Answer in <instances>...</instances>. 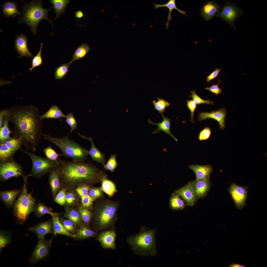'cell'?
Instances as JSON below:
<instances>
[{
  "mask_svg": "<svg viewBox=\"0 0 267 267\" xmlns=\"http://www.w3.org/2000/svg\"><path fill=\"white\" fill-rule=\"evenodd\" d=\"M8 109L10 122L14 127L13 137L21 139L26 150L36 151L43 134V120L39 109L29 105L14 106Z\"/></svg>",
  "mask_w": 267,
  "mask_h": 267,
  "instance_id": "1",
  "label": "cell"
},
{
  "mask_svg": "<svg viewBox=\"0 0 267 267\" xmlns=\"http://www.w3.org/2000/svg\"><path fill=\"white\" fill-rule=\"evenodd\" d=\"M61 187L67 189L77 188L85 184L90 187L108 178L107 174L90 163L58 160Z\"/></svg>",
  "mask_w": 267,
  "mask_h": 267,
  "instance_id": "2",
  "label": "cell"
},
{
  "mask_svg": "<svg viewBox=\"0 0 267 267\" xmlns=\"http://www.w3.org/2000/svg\"><path fill=\"white\" fill-rule=\"evenodd\" d=\"M120 205L119 200L105 197L98 198L93 206L91 221L92 229L98 233L114 228L118 219V212Z\"/></svg>",
  "mask_w": 267,
  "mask_h": 267,
  "instance_id": "3",
  "label": "cell"
},
{
  "mask_svg": "<svg viewBox=\"0 0 267 267\" xmlns=\"http://www.w3.org/2000/svg\"><path fill=\"white\" fill-rule=\"evenodd\" d=\"M156 230L142 226L137 234L129 236L126 241L133 252L142 257L154 256L157 254Z\"/></svg>",
  "mask_w": 267,
  "mask_h": 267,
  "instance_id": "4",
  "label": "cell"
},
{
  "mask_svg": "<svg viewBox=\"0 0 267 267\" xmlns=\"http://www.w3.org/2000/svg\"><path fill=\"white\" fill-rule=\"evenodd\" d=\"M43 1L35 0L29 3L24 4L21 8L22 15L19 19L18 23H25L30 27L32 33L35 35L37 33L39 24L42 20H47L53 27L52 21L48 18V13L53 7L45 9L42 7Z\"/></svg>",
  "mask_w": 267,
  "mask_h": 267,
  "instance_id": "5",
  "label": "cell"
},
{
  "mask_svg": "<svg viewBox=\"0 0 267 267\" xmlns=\"http://www.w3.org/2000/svg\"><path fill=\"white\" fill-rule=\"evenodd\" d=\"M31 176L30 174L22 177L24 184L22 190L15 202L13 208V213L16 223L23 224L26 222L30 215L34 211L36 200L32 193H29L27 187V180Z\"/></svg>",
  "mask_w": 267,
  "mask_h": 267,
  "instance_id": "6",
  "label": "cell"
},
{
  "mask_svg": "<svg viewBox=\"0 0 267 267\" xmlns=\"http://www.w3.org/2000/svg\"><path fill=\"white\" fill-rule=\"evenodd\" d=\"M43 138L51 142L60 149L63 156L70 157L72 160L84 162L88 157L87 150L74 141L68 138V137L58 138L47 134L43 135Z\"/></svg>",
  "mask_w": 267,
  "mask_h": 267,
  "instance_id": "7",
  "label": "cell"
},
{
  "mask_svg": "<svg viewBox=\"0 0 267 267\" xmlns=\"http://www.w3.org/2000/svg\"><path fill=\"white\" fill-rule=\"evenodd\" d=\"M21 150L29 156L31 159L32 165L30 174L31 176L36 178H40L44 175L49 173L58 164V160H51L22 149Z\"/></svg>",
  "mask_w": 267,
  "mask_h": 267,
  "instance_id": "8",
  "label": "cell"
},
{
  "mask_svg": "<svg viewBox=\"0 0 267 267\" xmlns=\"http://www.w3.org/2000/svg\"><path fill=\"white\" fill-rule=\"evenodd\" d=\"M24 176L21 164L17 162L14 157L0 161V181L3 182L12 177Z\"/></svg>",
  "mask_w": 267,
  "mask_h": 267,
  "instance_id": "9",
  "label": "cell"
},
{
  "mask_svg": "<svg viewBox=\"0 0 267 267\" xmlns=\"http://www.w3.org/2000/svg\"><path fill=\"white\" fill-rule=\"evenodd\" d=\"M248 187L238 185L232 183L228 189V192L231 196L236 207L242 210L244 208L247 197Z\"/></svg>",
  "mask_w": 267,
  "mask_h": 267,
  "instance_id": "10",
  "label": "cell"
},
{
  "mask_svg": "<svg viewBox=\"0 0 267 267\" xmlns=\"http://www.w3.org/2000/svg\"><path fill=\"white\" fill-rule=\"evenodd\" d=\"M22 145L21 139L13 137L11 139L0 143V161L13 158L15 153L22 149Z\"/></svg>",
  "mask_w": 267,
  "mask_h": 267,
  "instance_id": "11",
  "label": "cell"
},
{
  "mask_svg": "<svg viewBox=\"0 0 267 267\" xmlns=\"http://www.w3.org/2000/svg\"><path fill=\"white\" fill-rule=\"evenodd\" d=\"M52 239V238L47 240L44 237L39 239L35 248L29 260V262L31 264H36L48 255Z\"/></svg>",
  "mask_w": 267,
  "mask_h": 267,
  "instance_id": "12",
  "label": "cell"
},
{
  "mask_svg": "<svg viewBox=\"0 0 267 267\" xmlns=\"http://www.w3.org/2000/svg\"><path fill=\"white\" fill-rule=\"evenodd\" d=\"M242 12L236 5L228 2L223 6L222 11L216 15L230 24L234 29L235 20L241 15Z\"/></svg>",
  "mask_w": 267,
  "mask_h": 267,
  "instance_id": "13",
  "label": "cell"
},
{
  "mask_svg": "<svg viewBox=\"0 0 267 267\" xmlns=\"http://www.w3.org/2000/svg\"><path fill=\"white\" fill-rule=\"evenodd\" d=\"M116 237V231L114 228L100 232L96 236V239L103 248L114 250L116 248L115 242Z\"/></svg>",
  "mask_w": 267,
  "mask_h": 267,
  "instance_id": "14",
  "label": "cell"
},
{
  "mask_svg": "<svg viewBox=\"0 0 267 267\" xmlns=\"http://www.w3.org/2000/svg\"><path fill=\"white\" fill-rule=\"evenodd\" d=\"M193 181H190L174 192L182 198L187 205L191 206L195 205L197 199L193 188Z\"/></svg>",
  "mask_w": 267,
  "mask_h": 267,
  "instance_id": "15",
  "label": "cell"
},
{
  "mask_svg": "<svg viewBox=\"0 0 267 267\" xmlns=\"http://www.w3.org/2000/svg\"><path fill=\"white\" fill-rule=\"evenodd\" d=\"M227 113L226 109L223 107L216 111L213 110L210 112L207 111L200 112L198 119L199 121H203L208 118L215 119L218 123L220 129L222 130L225 127V119Z\"/></svg>",
  "mask_w": 267,
  "mask_h": 267,
  "instance_id": "16",
  "label": "cell"
},
{
  "mask_svg": "<svg viewBox=\"0 0 267 267\" xmlns=\"http://www.w3.org/2000/svg\"><path fill=\"white\" fill-rule=\"evenodd\" d=\"M28 229L34 233L38 239L44 238L46 235L54 233L52 220L40 223Z\"/></svg>",
  "mask_w": 267,
  "mask_h": 267,
  "instance_id": "17",
  "label": "cell"
},
{
  "mask_svg": "<svg viewBox=\"0 0 267 267\" xmlns=\"http://www.w3.org/2000/svg\"><path fill=\"white\" fill-rule=\"evenodd\" d=\"M27 42V37L22 34L18 35L15 38V48L19 54L20 58L23 57L30 58L33 56L28 47Z\"/></svg>",
  "mask_w": 267,
  "mask_h": 267,
  "instance_id": "18",
  "label": "cell"
},
{
  "mask_svg": "<svg viewBox=\"0 0 267 267\" xmlns=\"http://www.w3.org/2000/svg\"><path fill=\"white\" fill-rule=\"evenodd\" d=\"M189 167L195 173L196 176L195 181H196L210 179L213 171L212 167L208 164L205 165H190L189 166Z\"/></svg>",
  "mask_w": 267,
  "mask_h": 267,
  "instance_id": "19",
  "label": "cell"
},
{
  "mask_svg": "<svg viewBox=\"0 0 267 267\" xmlns=\"http://www.w3.org/2000/svg\"><path fill=\"white\" fill-rule=\"evenodd\" d=\"M211 185L210 179L198 181H194L193 188L197 199L205 197L210 191Z\"/></svg>",
  "mask_w": 267,
  "mask_h": 267,
  "instance_id": "20",
  "label": "cell"
},
{
  "mask_svg": "<svg viewBox=\"0 0 267 267\" xmlns=\"http://www.w3.org/2000/svg\"><path fill=\"white\" fill-rule=\"evenodd\" d=\"M79 134L81 137L89 140L91 142V146L90 150L89 151L87 150L86 152L88 155L91 156L92 160L101 163L103 165L104 164L106 161L105 156L96 147L93 143L92 138L86 137L79 133Z\"/></svg>",
  "mask_w": 267,
  "mask_h": 267,
  "instance_id": "21",
  "label": "cell"
},
{
  "mask_svg": "<svg viewBox=\"0 0 267 267\" xmlns=\"http://www.w3.org/2000/svg\"><path fill=\"white\" fill-rule=\"evenodd\" d=\"M220 8L219 5L213 1H209L206 3L201 9V14L205 20L211 19L216 14L219 13Z\"/></svg>",
  "mask_w": 267,
  "mask_h": 267,
  "instance_id": "22",
  "label": "cell"
},
{
  "mask_svg": "<svg viewBox=\"0 0 267 267\" xmlns=\"http://www.w3.org/2000/svg\"><path fill=\"white\" fill-rule=\"evenodd\" d=\"M58 165L55 167L49 173L48 178L49 183L51 189L53 196L54 198L61 187Z\"/></svg>",
  "mask_w": 267,
  "mask_h": 267,
  "instance_id": "23",
  "label": "cell"
},
{
  "mask_svg": "<svg viewBox=\"0 0 267 267\" xmlns=\"http://www.w3.org/2000/svg\"><path fill=\"white\" fill-rule=\"evenodd\" d=\"M163 120L161 122L155 123L150 120H148L149 123L152 125H156L158 128L153 132V134H156L159 133L161 131L165 132L166 134H168L172 137L175 141H178V140L172 134L170 131V125L171 121L170 118L164 116L163 117Z\"/></svg>",
  "mask_w": 267,
  "mask_h": 267,
  "instance_id": "24",
  "label": "cell"
},
{
  "mask_svg": "<svg viewBox=\"0 0 267 267\" xmlns=\"http://www.w3.org/2000/svg\"><path fill=\"white\" fill-rule=\"evenodd\" d=\"M98 234V233L90 226L83 223L79 226L74 238L78 240L85 239L96 237Z\"/></svg>",
  "mask_w": 267,
  "mask_h": 267,
  "instance_id": "25",
  "label": "cell"
},
{
  "mask_svg": "<svg viewBox=\"0 0 267 267\" xmlns=\"http://www.w3.org/2000/svg\"><path fill=\"white\" fill-rule=\"evenodd\" d=\"M17 6V4L16 1H7L4 2L2 6L3 15L7 18L14 17L16 15H18L20 17L22 13L18 11Z\"/></svg>",
  "mask_w": 267,
  "mask_h": 267,
  "instance_id": "26",
  "label": "cell"
},
{
  "mask_svg": "<svg viewBox=\"0 0 267 267\" xmlns=\"http://www.w3.org/2000/svg\"><path fill=\"white\" fill-rule=\"evenodd\" d=\"M59 215L57 214L51 216L53 225L54 235L60 234L74 238L75 234L70 233L66 229L59 220L58 217Z\"/></svg>",
  "mask_w": 267,
  "mask_h": 267,
  "instance_id": "27",
  "label": "cell"
},
{
  "mask_svg": "<svg viewBox=\"0 0 267 267\" xmlns=\"http://www.w3.org/2000/svg\"><path fill=\"white\" fill-rule=\"evenodd\" d=\"M65 116L62 110L55 105H52L47 111L40 115L43 120L44 119H64Z\"/></svg>",
  "mask_w": 267,
  "mask_h": 267,
  "instance_id": "28",
  "label": "cell"
},
{
  "mask_svg": "<svg viewBox=\"0 0 267 267\" xmlns=\"http://www.w3.org/2000/svg\"><path fill=\"white\" fill-rule=\"evenodd\" d=\"M5 116L4 122L2 127L0 128V143H4L6 141L13 138L10 136V134L13 132L10 130L8 124L10 122V118L9 115V112Z\"/></svg>",
  "mask_w": 267,
  "mask_h": 267,
  "instance_id": "29",
  "label": "cell"
},
{
  "mask_svg": "<svg viewBox=\"0 0 267 267\" xmlns=\"http://www.w3.org/2000/svg\"><path fill=\"white\" fill-rule=\"evenodd\" d=\"M175 0H169L166 3L164 4H158L155 3H154L153 5L155 9H157L159 8L162 7H166L169 10V13L168 16L167 21L165 24L166 28L167 30L169 24V21L172 19L171 14L172 11L173 9H176L180 13L183 14H185L186 12L182 11L178 8L176 5Z\"/></svg>",
  "mask_w": 267,
  "mask_h": 267,
  "instance_id": "30",
  "label": "cell"
},
{
  "mask_svg": "<svg viewBox=\"0 0 267 267\" xmlns=\"http://www.w3.org/2000/svg\"><path fill=\"white\" fill-rule=\"evenodd\" d=\"M68 0H51L50 2L53 4L56 14L54 20H56L60 15L63 14L65 10V9L70 1Z\"/></svg>",
  "mask_w": 267,
  "mask_h": 267,
  "instance_id": "31",
  "label": "cell"
},
{
  "mask_svg": "<svg viewBox=\"0 0 267 267\" xmlns=\"http://www.w3.org/2000/svg\"><path fill=\"white\" fill-rule=\"evenodd\" d=\"M90 49L89 45L85 43L82 44L75 51L71 60L69 63L70 65L75 61L83 58L89 52Z\"/></svg>",
  "mask_w": 267,
  "mask_h": 267,
  "instance_id": "32",
  "label": "cell"
},
{
  "mask_svg": "<svg viewBox=\"0 0 267 267\" xmlns=\"http://www.w3.org/2000/svg\"><path fill=\"white\" fill-rule=\"evenodd\" d=\"M101 188L103 191L110 198L113 197L118 190L114 183L108 178L103 179L101 182Z\"/></svg>",
  "mask_w": 267,
  "mask_h": 267,
  "instance_id": "33",
  "label": "cell"
},
{
  "mask_svg": "<svg viewBox=\"0 0 267 267\" xmlns=\"http://www.w3.org/2000/svg\"><path fill=\"white\" fill-rule=\"evenodd\" d=\"M64 215L67 219L71 221L78 226L83 223L79 212L74 208H69L67 209Z\"/></svg>",
  "mask_w": 267,
  "mask_h": 267,
  "instance_id": "34",
  "label": "cell"
},
{
  "mask_svg": "<svg viewBox=\"0 0 267 267\" xmlns=\"http://www.w3.org/2000/svg\"><path fill=\"white\" fill-rule=\"evenodd\" d=\"M52 211L51 208L46 206L43 203L38 201V203L35 207L34 211L36 216L38 218H40L46 214H49L51 216L59 214L52 212Z\"/></svg>",
  "mask_w": 267,
  "mask_h": 267,
  "instance_id": "35",
  "label": "cell"
},
{
  "mask_svg": "<svg viewBox=\"0 0 267 267\" xmlns=\"http://www.w3.org/2000/svg\"><path fill=\"white\" fill-rule=\"evenodd\" d=\"M170 204L171 208L174 210H183L186 206L185 203L180 196L174 193L172 194L171 197Z\"/></svg>",
  "mask_w": 267,
  "mask_h": 267,
  "instance_id": "36",
  "label": "cell"
},
{
  "mask_svg": "<svg viewBox=\"0 0 267 267\" xmlns=\"http://www.w3.org/2000/svg\"><path fill=\"white\" fill-rule=\"evenodd\" d=\"M78 211L79 212L82 221L84 223L90 226L93 215V212L85 208L82 206L78 208Z\"/></svg>",
  "mask_w": 267,
  "mask_h": 267,
  "instance_id": "37",
  "label": "cell"
},
{
  "mask_svg": "<svg viewBox=\"0 0 267 267\" xmlns=\"http://www.w3.org/2000/svg\"><path fill=\"white\" fill-rule=\"evenodd\" d=\"M10 232L0 230V252L12 241Z\"/></svg>",
  "mask_w": 267,
  "mask_h": 267,
  "instance_id": "38",
  "label": "cell"
},
{
  "mask_svg": "<svg viewBox=\"0 0 267 267\" xmlns=\"http://www.w3.org/2000/svg\"><path fill=\"white\" fill-rule=\"evenodd\" d=\"M157 99V102L154 100L152 102V103L154 105L155 109L163 117L164 116L163 113L164 112L166 108L170 106V103L162 98H158Z\"/></svg>",
  "mask_w": 267,
  "mask_h": 267,
  "instance_id": "39",
  "label": "cell"
},
{
  "mask_svg": "<svg viewBox=\"0 0 267 267\" xmlns=\"http://www.w3.org/2000/svg\"><path fill=\"white\" fill-rule=\"evenodd\" d=\"M14 191V190L0 191V200L3 202L5 206L9 209L12 206L11 204V200L12 196Z\"/></svg>",
  "mask_w": 267,
  "mask_h": 267,
  "instance_id": "40",
  "label": "cell"
},
{
  "mask_svg": "<svg viewBox=\"0 0 267 267\" xmlns=\"http://www.w3.org/2000/svg\"><path fill=\"white\" fill-rule=\"evenodd\" d=\"M59 220L64 228L70 233L75 234L78 229V226L71 220L63 218H59Z\"/></svg>",
  "mask_w": 267,
  "mask_h": 267,
  "instance_id": "41",
  "label": "cell"
},
{
  "mask_svg": "<svg viewBox=\"0 0 267 267\" xmlns=\"http://www.w3.org/2000/svg\"><path fill=\"white\" fill-rule=\"evenodd\" d=\"M69 63H65L57 67L55 69L54 76L56 80L63 78L67 74L69 68Z\"/></svg>",
  "mask_w": 267,
  "mask_h": 267,
  "instance_id": "42",
  "label": "cell"
},
{
  "mask_svg": "<svg viewBox=\"0 0 267 267\" xmlns=\"http://www.w3.org/2000/svg\"><path fill=\"white\" fill-rule=\"evenodd\" d=\"M43 151L46 158L51 160L57 161L60 156H63L62 153L58 154L53 149L50 145L44 148Z\"/></svg>",
  "mask_w": 267,
  "mask_h": 267,
  "instance_id": "43",
  "label": "cell"
},
{
  "mask_svg": "<svg viewBox=\"0 0 267 267\" xmlns=\"http://www.w3.org/2000/svg\"><path fill=\"white\" fill-rule=\"evenodd\" d=\"M117 155H111L106 164L103 165V168L105 170H108L113 173L118 165L116 159Z\"/></svg>",
  "mask_w": 267,
  "mask_h": 267,
  "instance_id": "44",
  "label": "cell"
},
{
  "mask_svg": "<svg viewBox=\"0 0 267 267\" xmlns=\"http://www.w3.org/2000/svg\"><path fill=\"white\" fill-rule=\"evenodd\" d=\"M88 194L94 201L99 198L104 197L103 192L101 187H90Z\"/></svg>",
  "mask_w": 267,
  "mask_h": 267,
  "instance_id": "45",
  "label": "cell"
},
{
  "mask_svg": "<svg viewBox=\"0 0 267 267\" xmlns=\"http://www.w3.org/2000/svg\"><path fill=\"white\" fill-rule=\"evenodd\" d=\"M43 44V43H42L40 44L41 46L39 50L37 55L33 57L32 60V67L29 68L30 71H32L34 68L41 65L42 64L43 60L41 56V53Z\"/></svg>",
  "mask_w": 267,
  "mask_h": 267,
  "instance_id": "46",
  "label": "cell"
},
{
  "mask_svg": "<svg viewBox=\"0 0 267 267\" xmlns=\"http://www.w3.org/2000/svg\"><path fill=\"white\" fill-rule=\"evenodd\" d=\"M65 118V122L70 126L71 128L70 131L68 136V137L74 130L77 129L78 123L72 112L69 113L67 115H66Z\"/></svg>",
  "mask_w": 267,
  "mask_h": 267,
  "instance_id": "47",
  "label": "cell"
},
{
  "mask_svg": "<svg viewBox=\"0 0 267 267\" xmlns=\"http://www.w3.org/2000/svg\"><path fill=\"white\" fill-rule=\"evenodd\" d=\"M196 91L195 90L191 91V95L190 97L192 98L193 100L197 104L200 105L202 104H204L210 105H214V102L213 101L210 99L206 100L203 99L196 93Z\"/></svg>",
  "mask_w": 267,
  "mask_h": 267,
  "instance_id": "48",
  "label": "cell"
},
{
  "mask_svg": "<svg viewBox=\"0 0 267 267\" xmlns=\"http://www.w3.org/2000/svg\"><path fill=\"white\" fill-rule=\"evenodd\" d=\"M81 197L82 206L89 210H93V203L94 201L90 196L88 194Z\"/></svg>",
  "mask_w": 267,
  "mask_h": 267,
  "instance_id": "49",
  "label": "cell"
},
{
  "mask_svg": "<svg viewBox=\"0 0 267 267\" xmlns=\"http://www.w3.org/2000/svg\"><path fill=\"white\" fill-rule=\"evenodd\" d=\"M66 193V204L67 206H71L75 204L77 202V199L76 195L72 190Z\"/></svg>",
  "mask_w": 267,
  "mask_h": 267,
  "instance_id": "50",
  "label": "cell"
},
{
  "mask_svg": "<svg viewBox=\"0 0 267 267\" xmlns=\"http://www.w3.org/2000/svg\"><path fill=\"white\" fill-rule=\"evenodd\" d=\"M66 189L62 188L54 198V201L61 205H63L66 204Z\"/></svg>",
  "mask_w": 267,
  "mask_h": 267,
  "instance_id": "51",
  "label": "cell"
},
{
  "mask_svg": "<svg viewBox=\"0 0 267 267\" xmlns=\"http://www.w3.org/2000/svg\"><path fill=\"white\" fill-rule=\"evenodd\" d=\"M211 134V128L208 127H205L200 132L198 139L200 141L206 140L209 138Z\"/></svg>",
  "mask_w": 267,
  "mask_h": 267,
  "instance_id": "52",
  "label": "cell"
},
{
  "mask_svg": "<svg viewBox=\"0 0 267 267\" xmlns=\"http://www.w3.org/2000/svg\"><path fill=\"white\" fill-rule=\"evenodd\" d=\"M186 102L187 107L191 113L190 121L191 122L194 123L195 121L194 117V113L197 108V104L192 100H187Z\"/></svg>",
  "mask_w": 267,
  "mask_h": 267,
  "instance_id": "53",
  "label": "cell"
},
{
  "mask_svg": "<svg viewBox=\"0 0 267 267\" xmlns=\"http://www.w3.org/2000/svg\"><path fill=\"white\" fill-rule=\"evenodd\" d=\"M90 186L85 184L81 185L75 189L78 194L81 197L88 194Z\"/></svg>",
  "mask_w": 267,
  "mask_h": 267,
  "instance_id": "54",
  "label": "cell"
},
{
  "mask_svg": "<svg viewBox=\"0 0 267 267\" xmlns=\"http://www.w3.org/2000/svg\"><path fill=\"white\" fill-rule=\"evenodd\" d=\"M222 82V81H221L220 79H219L217 84L214 85L212 82V85L211 86L209 87H206L205 89L214 94L216 95H218L219 94H221L222 91L221 88H219L218 87L219 84Z\"/></svg>",
  "mask_w": 267,
  "mask_h": 267,
  "instance_id": "55",
  "label": "cell"
},
{
  "mask_svg": "<svg viewBox=\"0 0 267 267\" xmlns=\"http://www.w3.org/2000/svg\"><path fill=\"white\" fill-rule=\"evenodd\" d=\"M222 69L221 68L218 69L217 68H216L214 71L206 77L207 82H209L218 76V74Z\"/></svg>",
  "mask_w": 267,
  "mask_h": 267,
  "instance_id": "56",
  "label": "cell"
},
{
  "mask_svg": "<svg viewBox=\"0 0 267 267\" xmlns=\"http://www.w3.org/2000/svg\"><path fill=\"white\" fill-rule=\"evenodd\" d=\"M8 111V109H4L0 111V128L3 125L4 116L7 114Z\"/></svg>",
  "mask_w": 267,
  "mask_h": 267,
  "instance_id": "57",
  "label": "cell"
},
{
  "mask_svg": "<svg viewBox=\"0 0 267 267\" xmlns=\"http://www.w3.org/2000/svg\"><path fill=\"white\" fill-rule=\"evenodd\" d=\"M83 16L84 14L81 11H78L75 13V16L77 18L81 19L83 17Z\"/></svg>",
  "mask_w": 267,
  "mask_h": 267,
  "instance_id": "58",
  "label": "cell"
},
{
  "mask_svg": "<svg viewBox=\"0 0 267 267\" xmlns=\"http://www.w3.org/2000/svg\"><path fill=\"white\" fill-rule=\"evenodd\" d=\"M228 267H246V266L239 264L232 263Z\"/></svg>",
  "mask_w": 267,
  "mask_h": 267,
  "instance_id": "59",
  "label": "cell"
}]
</instances>
